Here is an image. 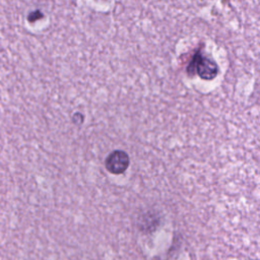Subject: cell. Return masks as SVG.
<instances>
[{
  "label": "cell",
  "mask_w": 260,
  "mask_h": 260,
  "mask_svg": "<svg viewBox=\"0 0 260 260\" xmlns=\"http://www.w3.org/2000/svg\"><path fill=\"white\" fill-rule=\"evenodd\" d=\"M105 167L111 174L120 175L128 169L129 156L123 150L112 151L105 160Z\"/></svg>",
  "instance_id": "cell-1"
},
{
  "label": "cell",
  "mask_w": 260,
  "mask_h": 260,
  "mask_svg": "<svg viewBox=\"0 0 260 260\" xmlns=\"http://www.w3.org/2000/svg\"><path fill=\"white\" fill-rule=\"evenodd\" d=\"M194 66L196 73L205 80H210L214 78L218 73V67L216 63L207 57L196 55L194 58Z\"/></svg>",
  "instance_id": "cell-2"
}]
</instances>
